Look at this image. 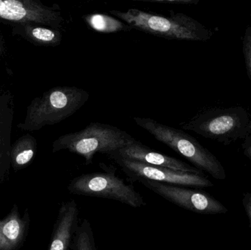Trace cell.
<instances>
[{"label":"cell","instance_id":"30bf717a","mask_svg":"<svg viewBox=\"0 0 251 250\" xmlns=\"http://www.w3.org/2000/svg\"><path fill=\"white\" fill-rule=\"evenodd\" d=\"M120 157V158L132 160L142 164H147V165L165 167V168L184 172V173L203 174V172L196 167H192L187 163L181 160L176 159L174 157L153 151L137 139L130 145L110 154L109 155V157Z\"/></svg>","mask_w":251,"mask_h":250},{"label":"cell","instance_id":"44dd1931","mask_svg":"<svg viewBox=\"0 0 251 250\" xmlns=\"http://www.w3.org/2000/svg\"><path fill=\"white\" fill-rule=\"evenodd\" d=\"M1 45H0V57H1Z\"/></svg>","mask_w":251,"mask_h":250},{"label":"cell","instance_id":"7a4b0ae2","mask_svg":"<svg viewBox=\"0 0 251 250\" xmlns=\"http://www.w3.org/2000/svg\"><path fill=\"white\" fill-rule=\"evenodd\" d=\"M90 94L76 87H55L34 98L26 108L25 120L18 125L22 130L38 131L57 124L73 115L88 101Z\"/></svg>","mask_w":251,"mask_h":250},{"label":"cell","instance_id":"9a60e30c","mask_svg":"<svg viewBox=\"0 0 251 250\" xmlns=\"http://www.w3.org/2000/svg\"><path fill=\"white\" fill-rule=\"evenodd\" d=\"M36 140L33 136L25 135L13 144L11 157L13 164L24 166L29 164L33 159L36 151Z\"/></svg>","mask_w":251,"mask_h":250},{"label":"cell","instance_id":"9c48e42d","mask_svg":"<svg viewBox=\"0 0 251 250\" xmlns=\"http://www.w3.org/2000/svg\"><path fill=\"white\" fill-rule=\"evenodd\" d=\"M142 184L164 199L193 212L204 214H224L228 208L212 195L176 185L152 181H140Z\"/></svg>","mask_w":251,"mask_h":250},{"label":"cell","instance_id":"4fadbf2b","mask_svg":"<svg viewBox=\"0 0 251 250\" xmlns=\"http://www.w3.org/2000/svg\"><path fill=\"white\" fill-rule=\"evenodd\" d=\"M25 223L17 213L0 221V250H12L21 242L25 233Z\"/></svg>","mask_w":251,"mask_h":250},{"label":"cell","instance_id":"ffe728a7","mask_svg":"<svg viewBox=\"0 0 251 250\" xmlns=\"http://www.w3.org/2000/svg\"><path fill=\"white\" fill-rule=\"evenodd\" d=\"M243 151L246 157L251 160V136L244 139L243 143Z\"/></svg>","mask_w":251,"mask_h":250},{"label":"cell","instance_id":"2e32d148","mask_svg":"<svg viewBox=\"0 0 251 250\" xmlns=\"http://www.w3.org/2000/svg\"><path fill=\"white\" fill-rule=\"evenodd\" d=\"M74 250H98L92 226L89 220L84 219L79 223L73 241Z\"/></svg>","mask_w":251,"mask_h":250},{"label":"cell","instance_id":"52a82bcc","mask_svg":"<svg viewBox=\"0 0 251 250\" xmlns=\"http://www.w3.org/2000/svg\"><path fill=\"white\" fill-rule=\"evenodd\" d=\"M0 19L13 25L36 23L57 30L63 22L58 4L47 6L38 0H0Z\"/></svg>","mask_w":251,"mask_h":250},{"label":"cell","instance_id":"6da1fadb","mask_svg":"<svg viewBox=\"0 0 251 250\" xmlns=\"http://www.w3.org/2000/svg\"><path fill=\"white\" fill-rule=\"evenodd\" d=\"M110 13L132 29L165 39L206 42L213 36L212 30L196 19L173 10H170V16L153 14L138 9H128L126 11L111 10Z\"/></svg>","mask_w":251,"mask_h":250},{"label":"cell","instance_id":"8fae6325","mask_svg":"<svg viewBox=\"0 0 251 250\" xmlns=\"http://www.w3.org/2000/svg\"><path fill=\"white\" fill-rule=\"evenodd\" d=\"M79 208L75 200L63 203L49 250H69L79 226Z\"/></svg>","mask_w":251,"mask_h":250},{"label":"cell","instance_id":"5b68a950","mask_svg":"<svg viewBox=\"0 0 251 250\" xmlns=\"http://www.w3.org/2000/svg\"><path fill=\"white\" fill-rule=\"evenodd\" d=\"M133 120L137 126L187 159L201 171L206 172L217 180H225L226 173L221 161L197 139L184 131L162 124L149 117H134Z\"/></svg>","mask_w":251,"mask_h":250},{"label":"cell","instance_id":"8992f818","mask_svg":"<svg viewBox=\"0 0 251 250\" xmlns=\"http://www.w3.org/2000/svg\"><path fill=\"white\" fill-rule=\"evenodd\" d=\"M68 190L72 195L119 201L134 208L146 205L134 186L126 184L112 172H97L77 176L71 181Z\"/></svg>","mask_w":251,"mask_h":250},{"label":"cell","instance_id":"ba28073f","mask_svg":"<svg viewBox=\"0 0 251 250\" xmlns=\"http://www.w3.org/2000/svg\"><path fill=\"white\" fill-rule=\"evenodd\" d=\"M133 181L148 180L180 186L206 188L213 183L204 174L184 173L165 167H153L120 157H110Z\"/></svg>","mask_w":251,"mask_h":250},{"label":"cell","instance_id":"3957f363","mask_svg":"<svg viewBox=\"0 0 251 250\" xmlns=\"http://www.w3.org/2000/svg\"><path fill=\"white\" fill-rule=\"evenodd\" d=\"M134 140L131 135L116 126L97 122L90 123L79 132L61 135L53 142L52 151L66 150L77 154L88 165L96 154L110 155Z\"/></svg>","mask_w":251,"mask_h":250},{"label":"cell","instance_id":"7c38bea8","mask_svg":"<svg viewBox=\"0 0 251 250\" xmlns=\"http://www.w3.org/2000/svg\"><path fill=\"white\" fill-rule=\"evenodd\" d=\"M12 34L22 37L28 42L38 46H57L61 44L63 39L60 30L36 23L13 25Z\"/></svg>","mask_w":251,"mask_h":250},{"label":"cell","instance_id":"5bb4252c","mask_svg":"<svg viewBox=\"0 0 251 250\" xmlns=\"http://www.w3.org/2000/svg\"><path fill=\"white\" fill-rule=\"evenodd\" d=\"M84 21L93 30L102 33L126 32L131 30V26L112 16L101 13H93L83 16Z\"/></svg>","mask_w":251,"mask_h":250},{"label":"cell","instance_id":"e0dca14e","mask_svg":"<svg viewBox=\"0 0 251 250\" xmlns=\"http://www.w3.org/2000/svg\"><path fill=\"white\" fill-rule=\"evenodd\" d=\"M243 50L248 75L251 82V24L245 30L243 38Z\"/></svg>","mask_w":251,"mask_h":250},{"label":"cell","instance_id":"ac0fdd59","mask_svg":"<svg viewBox=\"0 0 251 250\" xmlns=\"http://www.w3.org/2000/svg\"><path fill=\"white\" fill-rule=\"evenodd\" d=\"M143 1L170 4H197L199 2V0H143Z\"/></svg>","mask_w":251,"mask_h":250},{"label":"cell","instance_id":"d6986e66","mask_svg":"<svg viewBox=\"0 0 251 250\" xmlns=\"http://www.w3.org/2000/svg\"><path fill=\"white\" fill-rule=\"evenodd\" d=\"M243 205L246 211V215L249 220L251 229V192H246L243 195Z\"/></svg>","mask_w":251,"mask_h":250},{"label":"cell","instance_id":"277c9868","mask_svg":"<svg viewBox=\"0 0 251 250\" xmlns=\"http://www.w3.org/2000/svg\"><path fill=\"white\" fill-rule=\"evenodd\" d=\"M181 126L203 137L229 145L251 136V114L240 106L208 109L181 123Z\"/></svg>","mask_w":251,"mask_h":250}]
</instances>
